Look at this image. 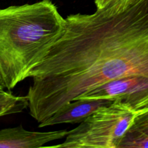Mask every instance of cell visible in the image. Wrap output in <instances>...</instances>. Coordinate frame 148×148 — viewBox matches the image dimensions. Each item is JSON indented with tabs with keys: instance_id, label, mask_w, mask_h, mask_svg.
<instances>
[{
	"instance_id": "3",
	"label": "cell",
	"mask_w": 148,
	"mask_h": 148,
	"mask_svg": "<svg viewBox=\"0 0 148 148\" xmlns=\"http://www.w3.org/2000/svg\"><path fill=\"white\" fill-rule=\"evenodd\" d=\"M137 113L119 99L102 107L69 132L63 143L50 147L119 148Z\"/></svg>"
},
{
	"instance_id": "10",
	"label": "cell",
	"mask_w": 148,
	"mask_h": 148,
	"mask_svg": "<svg viewBox=\"0 0 148 148\" xmlns=\"http://www.w3.org/2000/svg\"><path fill=\"white\" fill-rule=\"evenodd\" d=\"M131 127L148 134V109L136 115Z\"/></svg>"
},
{
	"instance_id": "8",
	"label": "cell",
	"mask_w": 148,
	"mask_h": 148,
	"mask_svg": "<svg viewBox=\"0 0 148 148\" xmlns=\"http://www.w3.org/2000/svg\"><path fill=\"white\" fill-rule=\"evenodd\" d=\"M28 108L27 96L12 95L10 98L0 101V117L10 114H19Z\"/></svg>"
},
{
	"instance_id": "2",
	"label": "cell",
	"mask_w": 148,
	"mask_h": 148,
	"mask_svg": "<svg viewBox=\"0 0 148 148\" xmlns=\"http://www.w3.org/2000/svg\"><path fill=\"white\" fill-rule=\"evenodd\" d=\"M66 20L51 0L0 8V84L10 91L29 77L63 33Z\"/></svg>"
},
{
	"instance_id": "4",
	"label": "cell",
	"mask_w": 148,
	"mask_h": 148,
	"mask_svg": "<svg viewBox=\"0 0 148 148\" xmlns=\"http://www.w3.org/2000/svg\"><path fill=\"white\" fill-rule=\"evenodd\" d=\"M119 99L139 114L148 109V77L130 75L104 83L76 99Z\"/></svg>"
},
{
	"instance_id": "11",
	"label": "cell",
	"mask_w": 148,
	"mask_h": 148,
	"mask_svg": "<svg viewBox=\"0 0 148 148\" xmlns=\"http://www.w3.org/2000/svg\"><path fill=\"white\" fill-rule=\"evenodd\" d=\"M12 95L13 94L10 91L5 90V89L0 85V101L10 98Z\"/></svg>"
},
{
	"instance_id": "1",
	"label": "cell",
	"mask_w": 148,
	"mask_h": 148,
	"mask_svg": "<svg viewBox=\"0 0 148 148\" xmlns=\"http://www.w3.org/2000/svg\"><path fill=\"white\" fill-rule=\"evenodd\" d=\"M65 20L62 36L29 75V113L39 124L103 84L130 75L148 77V0Z\"/></svg>"
},
{
	"instance_id": "9",
	"label": "cell",
	"mask_w": 148,
	"mask_h": 148,
	"mask_svg": "<svg viewBox=\"0 0 148 148\" xmlns=\"http://www.w3.org/2000/svg\"><path fill=\"white\" fill-rule=\"evenodd\" d=\"M135 0H95V4L98 10L117 7L125 9L128 7Z\"/></svg>"
},
{
	"instance_id": "7",
	"label": "cell",
	"mask_w": 148,
	"mask_h": 148,
	"mask_svg": "<svg viewBox=\"0 0 148 148\" xmlns=\"http://www.w3.org/2000/svg\"><path fill=\"white\" fill-rule=\"evenodd\" d=\"M148 134L130 127L124 134L119 148H147Z\"/></svg>"
},
{
	"instance_id": "6",
	"label": "cell",
	"mask_w": 148,
	"mask_h": 148,
	"mask_svg": "<svg viewBox=\"0 0 148 148\" xmlns=\"http://www.w3.org/2000/svg\"><path fill=\"white\" fill-rule=\"evenodd\" d=\"M114 101L112 99H78L64 106L48 119L40 123L39 128L61 124H78Z\"/></svg>"
},
{
	"instance_id": "5",
	"label": "cell",
	"mask_w": 148,
	"mask_h": 148,
	"mask_svg": "<svg viewBox=\"0 0 148 148\" xmlns=\"http://www.w3.org/2000/svg\"><path fill=\"white\" fill-rule=\"evenodd\" d=\"M69 131L33 132L23 126L0 130V148H38L47 143L65 138Z\"/></svg>"
}]
</instances>
